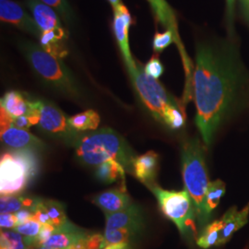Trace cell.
<instances>
[{"mask_svg": "<svg viewBox=\"0 0 249 249\" xmlns=\"http://www.w3.org/2000/svg\"><path fill=\"white\" fill-rule=\"evenodd\" d=\"M248 76L230 44H199L193 75L196 124L210 146L217 130L243 104Z\"/></svg>", "mask_w": 249, "mask_h": 249, "instance_id": "obj_1", "label": "cell"}, {"mask_svg": "<svg viewBox=\"0 0 249 249\" xmlns=\"http://www.w3.org/2000/svg\"><path fill=\"white\" fill-rule=\"evenodd\" d=\"M73 145L76 156L88 165H100L107 160H115L124 166L126 172L132 173L136 157L133 151L124 139L111 128H102L93 132L79 133Z\"/></svg>", "mask_w": 249, "mask_h": 249, "instance_id": "obj_2", "label": "cell"}, {"mask_svg": "<svg viewBox=\"0 0 249 249\" xmlns=\"http://www.w3.org/2000/svg\"><path fill=\"white\" fill-rule=\"evenodd\" d=\"M181 156L185 189L194 204L198 225L203 228L210 221L204 208L205 195L210 182L205 161L204 148L199 140L193 138L183 143Z\"/></svg>", "mask_w": 249, "mask_h": 249, "instance_id": "obj_3", "label": "cell"}, {"mask_svg": "<svg viewBox=\"0 0 249 249\" xmlns=\"http://www.w3.org/2000/svg\"><path fill=\"white\" fill-rule=\"evenodd\" d=\"M19 46L33 70L49 86L71 98H80V86L62 59L30 41L21 43Z\"/></svg>", "mask_w": 249, "mask_h": 249, "instance_id": "obj_4", "label": "cell"}, {"mask_svg": "<svg viewBox=\"0 0 249 249\" xmlns=\"http://www.w3.org/2000/svg\"><path fill=\"white\" fill-rule=\"evenodd\" d=\"M40 171V160L34 150H14L2 154L0 160L1 196L21 194Z\"/></svg>", "mask_w": 249, "mask_h": 249, "instance_id": "obj_5", "label": "cell"}, {"mask_svg": "<svg viewBox=\"0 0 249 249\" xmlns=\"http://www.w3.org/2000/svg\"><path fill=\"white\" fill-rule=\"evenodd\" d=\"M149 187L157 197L161 212L178 226L180 233L188 238L196 235V211L187 190L169 191L156 185Z\"/></svg>", "mask_w": 249, "mask_h": 249, "instance_id": "obj_6", "label": "cell"}, {"mask_svg": "<svg viewBox=\"0 0 249 249\" xmlns=\"http://www.w3.org/2000/svg\"><path fill=\"white\" fill-rule=\"evenodd\" d=\"M26 5L40 28V45L46 52L64 58L68 54L65 44L68 36L57 12L40 0H26Z\"/></svg>", "mask_w": 249, "mask_h": 249, "instance_id": "obj_7", "label": "cell"}, {"mask_svg": "<svg viewBox=\"0 0 249 249\" xmlns=\"http://www.w3.org/2000/svg\"><path fill=\"white\" fill-rule=\"evenodd\" d=\"M129 72L137 92L145 107L149 109L153 117L162 122V115L165 109L171 105H176L175 99L172 98L160 83L147 75L144 70L138 67Z\"/></svg>", "mask_w": 249, "mask_h": 249, "instance_id": "obj_8", "label": "cell"}, {"mask_svg": "<svg viewBox=\"0 0 249 249\" xmlns=\"http://www.w3.org/2000/svg\"><path fill=\"white\" fill-rule=\"evenodd\" d=\"M39 112V126L46 133L54 135L73 142L79 133L73 129L68 122V118L53 104L44 101H36Z\"/></svg>", "mask_w": 249, "mask_h": 249, "instance_id": "obj_9", "label": "cell"}, {"mask_svg": "<svg viewBox=\"0 0 249 249\" xmlns=\"http://www.w3.org/2000/svg\"><path fill=\"white\" fill-rule=\"evenodd\" d=\"M0 18L3 22L11 23L38 39L41 36V31L36 19L12 0H0Z\"/></svg>", "mask_w": 249, "mask_h": 249, "instance_id": "obj_10", "label": "cell"}, {"mask_svg": "<svg viewBox=\"0 0 249 249\" xmlns=\"http://www.w3.org/2000/svg\"><path fill=\"white\" fill-rule=\"evenodd\" d=\"M114 31L116 40L123 54L126 68L128 71H130L137 68V64L134 61L128 43V30L132 22L131 16L123 3L114 9Z\"/></svg>", "mask_w": 249, "mask_h": 249, "instance_id": "obj_11", "label": "cell"}, {"mask_svg": "<svg viewBox=\"0 0 249 249\" xmlns=\"http://www.w3.org/2000/svg\"><path fill=\"white\" fill-rule=\"evenodd\" d=\"M1 140L5 145L13 150H41L45 147L37 137L25 129L11 125H1Z\"/></svg>", "mask_w": 249, "mask_h": 249, "instance_id": "obj_12", "label": "cell"}, {"mask_svg": "<svg viewBox=\"0 0 249 249\" xmlns=\"http://www.w3.org/2000/svg\"><path fill=\"white\" fill-rule=\"evenodd\" d=\"M143 223L142 211L138 206L132 204L122 212L107 215L106 229H124L137 235L142 231Z\"/></svg>", "mask_w": 249, "mask_h": 249, "instance_id": "obj_13", "label": "cell"}, {"mask_svg": "<svg viewBox=\"0 0 249 249\" xmlns=\"http://www.w3.org/2000/svg\"><path fill=\"white\" fill-rule=\"evenodd\" d=\"M87 235L88 233L83 229H80L69 222L60 227H56L52 236L45 241L41 247L53 249H67L78 244Z\"/></svg>", "mask_w": 249, "mask_h": 249, "instance_id": "obj_14", "label": "cell"}, {"mask_svg": "<svg viewBox=\"0 0 249 249\" xmlns=\"http://www.w3.org/2000/svg\"><path fill=\"white\" fill-rule=\"evenodd\" d=\"M150 5H151V9L153 10L155 16L157 19L159 20L160 24L162 26L167 28L168 30H171L174 32L175 36L177 37V44H178L179 50L183 55V59L185 62V68H186V71H187V76L190 75L191 72V66H190V61L187 58L185 50L183 48V45L180 42L179 36L178 34V26H177V19L175 13L173 11V9L170 8L168 3L165 0H148Z\"/></svg>", "mask_w": 249, "mask_h": 249, "instance_id": "obj_15", "label": "cell"}, {"mask_svg": "<svg viewBox=\"0 0 249 249\" xmlns=\"http://www.w3.org/2000/svg\"><path fill=\"white\" fill-rule=\"evenodd\" d=\"M92 201L103 210L106 216L122 212L132 205L124 187L106 191L95 196Z\"/></svg>", "mask_w": 249, "mask_h": 249, "instance_id": "obj_16", "label": "cell"}, {"mask_svg": "<svg viewBox=\"0 0 249 249\" xmlns=\"http://www.w3.org/2000/svg\"><path fill=\"white\" fill-rule=\"evenodd\" d=\"M158 160L159 156L154 151H148L134 159L132 173L147 187L155 185L154 181L158 172Z\"/></svg>", "mask_w": 249, "mask_h": 249, "instance_id": "obj_17", "label": "cell"}, {"mask_svg": "<svg viewBox=\"0 0 249 249\" xmlns=\"http://www.w3.org/2000/svg\"><path fill=\"white\" fill-rule=\"evenodd\" d=\"M249 204L247 205L242 211L238 212L236 207L229 209L224 214L221 222L223 223V228L220 232L219 246L226 244L230 240L232 234L238 231L249 221Z\"/></svg>", "mask_w": 249, "mask_h": 249, "instance_id": "obj_18", "label": "cell"}, {"mask_svg": "<svg viewBox=\"0 0 249 249\" xmlns=\"http://www.w3.org/2000/svg\"><path fill=\"white\" fill-rule=\"evenodd\" d=\"M1 108L11 117L26 116L31 110V101L17 90H10L1 98Z\"/></svg>", "mask_w": 249, "mask_h": 249, "instance_id": "obj_19", "label": "cell"}, {"mask_svg": "<svg viewBox=\"0 0 249 249\" xmlns=\"http://www.w3.org/2000/svg\"><path fill=\"white\" fill-rule=\"evenodd\" d=\"M41 198L36 196H1L0 199V213H16L21 209H31L35 212L36 206Z\"/></svg>", "mask_w": 249, "mask_h": 249, "instance_id": "obj_20", "label": "cell"}, {"mask_svg": "<svg viewBox=\"0 0 249 249\" xmlns=\"http://www.w3.org/2000/svg\"><path fill=\"white\" fill-rule=\"evenodd\" d=\"M126 171L122 164L115 160H109L101 163L97 166L95 176L100 181L104 183H113L118 179L124 178Z\"/></svg>", "mask_w": 249, "mask_h": 249, "instance_id": "obj_21", "label": "cell"}, {"mask_svg": "<svg viewBox=\"0 0 249 249\" xmlns=\"http://www.w3.org/2000/svg\"><path fill=\"white\" fill-rule=\"evenodd\" d=\"M100 116L93 110H87L83 113L68 118V122L77 131L96 130L100 124Z\"/></svg>", "mask_w": 249, "mask_h": 249, "instance_id": "obj_22", "label": "cell"}, {"mask_svg": "<svg viewBox=\"0 0 249 249\" xmlns=\"http://www.w3.org/2000/svg\"><path fill=\"white\" fill-rule=\"evenodd\" d=\"M0 244L1 249H30L34 241L15 230H1Z\"/></svg>", "mask_w": 249, "mask_h": 249, "instance_id": "obj_23", "label": "cell"}, {"mask_svg": "<svg viewBox=\"0 0 249 249\" xmlns=\"http://www.w3.org/2000/svg\"><path fill=\"white\" fill-rule=\"evenodd\" d=\"M225 193V184L222 180L211 182L206 195H205L204 208L206 214L211 219V214L220 203L222 196Z\"/></svg>", "mask_w": 249, "mask_h": 249, "instance_id": "obj_24", "label": "cell"}, {"mask_svg": "<svg viewBox=\"0 0 249 249\" xmlns=\"http://www.w3.org/2000/svg\"><path fill=\"white\" fill-rule=\"evenodd\" d=\"M222 228L223 223L221 220L207 224L196 240L197 246L202 249H209L213 246H219L220 232Z\"/></svg>", "mask_w": 249, "mask_h": 249, "instance_id": "obj_25", "label": "cell"}, {"mask_svg": "<svg viewBox=\"0 0 249 249\" xmlns=\"http://www.w3.org/2000/svg\"><path fill=\"white\" fill-rule=\"evenodd\" d=\"M42 204L50 218L51 224L60 227L70 222L66 215L65 206L61 202L51 199H42Z\"/></svg>", "mask_w": 249, "mask_h": 249, "instance_id": "obj_26", "label": "cell"}, {"mask_svg": "<svg viewBox=\"0 0 249 249\" xmlns=\"http://www.w3.org/2000/svg\"><path fill=\"white\" fill-rule=\"evenodd\" d=\"M162 123L172 129H179L184 125L185 116L178 104L171 105L165 109L162 115Z\"/></svg>", "mask_w": 249, "mask_h": 249, "instance_id": "obj_27", "label": "cell"}, {"mask_svg": "<svg viewBox=\"0 0 249 249\" xmlns=\"http://www.w3.org/2000/svg\"><path fill=\"white\" fill-rule=\"evenodd\" d=\"M42 226H43L42 223H39L35 219H31L25 223L18 224L14 230L22 234L23 236H26L28 238L32 239L35 244V241L38 237L40 231L42 229Z\"/></svg>", "mask_w": 249, "mask_h": 249, "instance_id": "obj_28", "label": "cell"}, {"mask_svg": "<svg viewBox=\"0 0 249 249\" xmlns=\"http://www.w3.org/2000/svg\"><path fill=\"white\" fill-rule=\"evenodd\" d=\"M40 1L54 9L65 20H67V22H70V20H71L73 12L68 0H40Z\"/></svg>", "mask_w": 249, "mask_h": 249, "instance_id": "obj_29", "label": "cell"}, {"mask_svg": "<svg viewBox=\"0 0 249 249\" xmlns=\"http://www.w3.org/2000/svg\"><path fill=\"white\" fill-rule=\"evenodd\" d=\"M174 41L177 42V37L173 31L167 30L162 34L157 33L153 39V49L155 52H161Z\"/></svg>", "mask_w": 249, "mask_h": 249, "instance_id": "obj_30", "label": "cell"}, {"mask_svg": "<svg viewBox=\"0 0 249 249\" xmlns=\"http://www.w3.org/2000/svg\"><path fill=\"white\" fill-rule=\"evenodd\" d=\"M81 242L86 249H104L106 248L105 235H102L101 233L88 234Z\"/></svg>", "mask_w": 249, "mask_h": 249, "instance_id": "obj_31", "label": "cell"}, {"mask_svg": "<svg viewBox=\"0 0 249 249\" xmlns=\"http://www.w3.org/2000/svg\"><path fill=\"white\" fill-rule=\"evenodd\" d=\"M144 71L147 75H149V76L152 77L153 79L157 80V79L160 78L161 74L163 73V66L158 58L153 57V58H151L149 62L146 64V66L144 68Z\"/></svg>", "mask_w": 249, "mask_h": 249, "instance_id": "obj_32", "label": "cell"}, {"mask_svg": "<svg viewBox=\"0 0 249 249\" xmlns=\"http://www.w3.org/2000/svg\"><path fill=\"white\" fill-rule=\"evenodd\" d=\"M18 225L17 218L14 213H1L0 215V226L2 230L15 229Z\"/></svg>", "mask_w": 249, "mask_h": 249, "instance_id": "obj_33", "label": "cell"}, {"mask_svg": "<svg viewBox=\"0 0 249 249\" xmlns=\"http://www.w3.org/2000/svg\"><path fill=\"white\" fill-rule=\"evenodd\" d=\"M35 124H35L33 118L26 115V116H18V117H12L9 125L27 130L30 126L35 125Z\"/></svg>", "mask_w": 249, "mask_h": 249, "instance_id": "obj_34", "label": "cell"}, {"mask_svg": "<svg viewBox=\"0 0 249 249\" xmlns=\"http://www.w3.org/2000/svg\"><path fill=\"white\" fill-rule=\"evenodd\" d=\"M34 211L31 210V209H21L19 210L18 212H17L15 214L16 218H17V221H18V224L20 223H25L27 221L31 220L34 218Z\"/></svg>", "mask_w": 249, "mask_h": 249, "instance_id": "obj_35", "label": "cell"}, {"mask_svg": "<svg viewBox=\"0 0 249 249\" xmlns=\"http://www.w3.org/2000/svg\"><path fill=\"white\" fill-rule=\"evenodd\" d=\"M244 15L249 20V0H240Z\"/></svg>", "mask_w": 249, "mask_h": 249, "instance_id": "obj_36", "label": "cell"}, {"mask_svg": "<svg viewBox=\"0 0 249 249\" xmlns=\"http://www.w3.org/2000/svg\"><path fill=\"white\" fill-rule=\"evenodd\" d=\"M104 249H130L129 245H121V246H107Z\"/></svg>", "mask_w": 249, "mask_h": 249, "instance_id": "obj_37", "label": "cell"}, {"mask_svg": "<svg viewBox=\"0 0 249 249\" xmlns=\"http://www.w3.org/2000/svg\"><path fill=\"white\" fill-rule=\"evenodd\" d=\"M233 3H234V0H227V9H228L229 16H231L232 9H233Z\"/></svg>", "mask_w": 249, "mask_h": 249, "instance_id": "obj_38", "label": "cell"}, {"mask_svg": "<svg viewBox=\"0 0 249 249\" xmlns=\"http://www.w3.org/2000/svg\"><path fill=\"white\" fill-rule=\"evenodd\" d=\"M85 249V247L83 246V244H82V242L80 241V242H79L78 244H76V245H73V246H71V248H69V249Z\"/></svg>", "mask_w": 249, "mask_h": 249, "instance_id": "obj_39", "label": "cell"}, {"mask_svg": "<svg viewBox=\"0 0 249 249\" xmlns=\"http://www.w3.org/2000/svg\"><path fill=\"white\" fill-rule=\"evenodd\" d=\"M108 1H109V2H110V4L112 5L113 9H116L117 6H119V5L121 4L120 0H108Z\"/></svg>", "mask_w": 249, "mask_h": 249, "instance_id": "obj_40", "label": "cell"}, {"mask_svg": "<svg viewBox=\"0 0 249 249\" xmlns=\"http://www.w3.org/2000/svg\"><path fill=\"white\" fill-rule=\"evenodd\" d=\"M30 249H49V248H45V247H33V248H31Z\"/></svg>", "mask_w": 249, "mask_h": 249, "instance_id": "obj_41", "label": "cell"}]
</instances>
